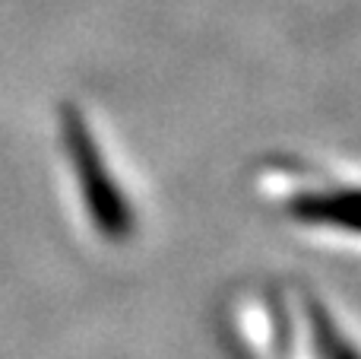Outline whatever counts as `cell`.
Instances as JSON below:
<instances>
[{
    "label": "cell",
    "mask_w": 361,
    "mask_h": 359,
    "mask_svg": "<svg viewBox=\"0 0 361 359\" xmlns=\"http://www.w3.org/2000/svg\"><path fill=\"white\" fill-rule=\"evenodd\" d=\"M61 137L70 153L76 182H80L82 201L99 226V233L111 242H124L133 233V210L127 204L121 184H114V175L108 169L102 146L95 134L89 131L86 118L76 105H61Z\"/></svg>",
    "instance_id": "obj_1"
},
{
    "label": "cell",
    "mask_w": 361,
    "mask_h": 359,
    "mask_svg": "<svg viewBox=\"0 0 361 359\" xmlns=\"http://www.w3.org/2000/svg\"><path fill=\"white\" fill-rule=\"evenodd\" d=\"M307 312H311V334L317 341L320 356L324 359H361V350L336 328V322L320 305H311Z\"/></svg>",
    "instance_id": "obj_3"
},
{
    "label": "cell",
    "mask_w": 361,
    "mask_h": 359,
    "mask_svg": "<svg viewBox=\"0 0 361 359\" xmlns=\"http://www.w3.org/2000/svg\"><path fill=\"white\" fill-rule=\"evenodd\" d=\"M288 213L311 226H333L339 233H361V188L305 191L288 201Z\"/></svg>",
    "instance_id": "obj_2"
}]
</instances>
